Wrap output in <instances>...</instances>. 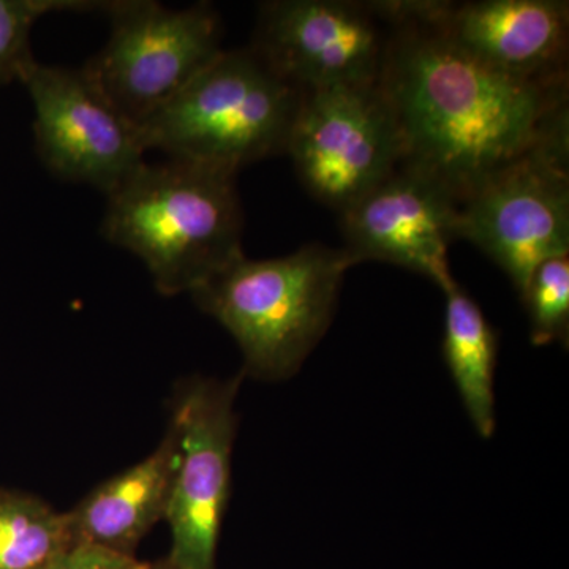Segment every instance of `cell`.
I'll list each match as a JSON object with an SVG mask.
<instances>
[{
  "instance_id": "12",
  "label": "cell",
  "mask_w": 569,
  "mask_h": 569,
  "mask_svg": "<svg viewBox=\"0 0 569 569\" xmlns=\"http://www.w3.org/2000/svg\"><path fill=\"white\" fill-rule=\"evenodd\" d=\"M438 22L449 39L493 69L527 81H568V2H443Z\"/></svg>"
},
{
  "instance_id": "16",
  "label": "cell",
  "mask_w": 569,
  "mask_h": 569,
  "mask_svg": "<svg viewBox=\"0 0 569 569\" xmlns=\"http://www.w3.org/2000/svg\"><path fill=\"white\" fill-rule=\"evenodd\" d=\"M104 2L89 0H0V84L20 82L36 58L31 33L36 22L61 11H100Z\"/></svg>"
},
{
  "instance_id": "18",
  "label": "cell",
  "mask_w": 569,
  "mask_h": 569,
  "mask_svg": "<svg viewBox=\"0 0 569 569\" xmlns=\"http://www.w3.org/2000/svg\"><path fill=\"white\" fill-rule=\"evenodd\" d=\"M48 569H149V563L133 556L77 542Z\"/></svg>"
},
{
  "instance_id": "9",
  "label": "cell",
  "mask_w": 569,
  "mask_h": 569,
  "mask_svg": "<svg viewBox=\"0 0 569 569\" xmlns=\"http://www.w3.org/2000/svg\"><path fill=\"white\" fill-rule=\"evenodd\" d=\"M20 82L33 104L37 156L50 173L108 197L146 163L140 129L112 107L82 67L36 59Z\"/></svg>"
},
{
  "instance_id": "2",
  "label": "cell",
  "mask_w": 569,
  "mask_h": 569,
  "mask_svg": "<svg viewBox=\"0 0 569 569\" xmlns=\"http://www.w3.org/2000/svg\"><path fill=\"white\" fill-rule=\"evenodd\" d=\"M236 174L168 159L141 164L107 197L102 234L144 263L163 296L194 290L241 258Z\"/></svg>"
},
{
  "instance_id": "4",
  "label": "cell",
  "mask_w": 569,
  "mask_h": 569,
  "mask_svg": "<svg viewBox=\"0 0 569 569\" xmlns=\"http://www.w3.org/2000/svg\"><path fill=\"white\" fill-rule=\"evenodd\" d=\"M302 91L252 47L223 50L140 126L146 152L238 174L287 152Z\"/></svg>"
},
{
  "instance_id": "11",
  "label": "cell",
  "mask_w": 569,
  "mask_h": 569,
  "mask_svg": "<svg viewBox=\"0 0 569 569\" xmlns=\"http://www.w3.org/2000/svg\"><path fill=\"white\" fill-rule=\"evenodd\" d=\"M339 213L343 250L355 264L400 266L445 293L458 283L449 268V246L458 239L459 203L430 176L400 164Z\"/></svg>"
},
{
  "instance_id": "10",
  "label": "cell",
  "mask_w": 569,
  "mask_h": 569,
  "mask_svg": "<svg viewBox=\"0 0 569 569\" xmlns=\"http://www.w3.org/2000/svg\"><path fill=\"white\" fill-rule=\"evenodd\" d=\"M388 37L373 2L271 0L260 3L250 47L305 92L377 82Z\"/></svg>"
},
{
  "instance_id": "14",
  "label": "cell",
  "mask_w": 569,
  "mask_h": 569,
  "mask_svg": "<svg viewBox=\"0 0 569 569\" xmlns=\"http://www.w3.org/2000/svg\"><path fill=\"white\" fill-rule=\"evenodd\" d=\"M443 355L468 418L482 438L496 430L498 339L485 313L456 283L447 291Z\"/></svg>"
},
{
  "instance_id": "13",
  "label": "cell",
  "mask_w": 569,
  "mask_h": 569,
  "mask_svg": "<svg viewBox=\"0 0 569 569\" xmlns=\"http://www.w3.org/2000/svg\"><path fill=\"white\" fill-rule=\"evenodd\" d=\"M178 463V437L168 426L148 458L107 479L67 511L74 545L134 557L142 538L167 518Z\"/></svg>"
},
{
  "instance_id": "7",
  "label": "cell",
  "mask_w": 569,
  "mask_h": 569,
  "mask_svg": "<svg viewBox=\"0 0 569 569\" xmlns=\"http://www.w3.org/2000/svg\"><path fill=\"white\" fill-rule=\"evenodd\" d=\"M244 376L182 378L170 399V426L179 463L167 520L179 569H216L217 546L231 486L238 417L234 403Z\"/></svg>"
},
{
  "instance_id": "6",
  "label": "cell",
  "mask_w": 569,
  "mask_h": 569,
  "mask_svg": "<svg viewBox=\"0 0 569 569\" xmlns=\"http://www.w3.org/2000/svg\"><path fill=\"white\" fill-rule=\"evenodd\" d=\"M284 153L309 193L337 212L403 159L395 111L378 81L302 92Z\"/></svg>"
},
{
  "instance_id": "15",
  "label": "cell",
  "mask_w": 569,
  "mask_h": 569,
  "mask_svg": "<svg viewBox=\"0 0 569 569\" xmlns=\"http://www.w3.org/2000/svg\"><path fill=\"white\" fill-rule=\"evenodd\" d=\"M73 545L67 512L0 488V569H48Z\"/></svg>"
},
{
  "instance_id": "3",
  "label": "cell",
  "mask_w": 569,
  "mask_h": 569,
  "mask_svg": "<svg viewBox=\"0 0 569 569\" xmlns=\"http://www.w3.org/2000/svg\"><path fill=\"white\" fill-rule=\"evenodd\" d=\"M353 266L346 250L321 244L269 260L242 254L190 296L238 343L242 376L282 381L323 339Z\"/></svg>"
},
{
  "instance_id": "19",
  "label": "cell",
  "mask_w": 569,
  "mask_h": 569,
  "mask_svg": "<svg viewBox=\"0 0 569 569\" xmlns=\"http://www.w3.org/2000/svg\"><path fill=\"white\" fill-rule=\"evenodd\" d=\"M149 569H179L176 568L170 560L164 557V559L157 561V563H149Z\"/></svg>"
},
{
  "instance_id": "17",
  "label": "cell",
  "mask_w": 569,
  "mask_h": 569,
  "mask_svg": "<svg viewBox=\"0 0 569 569\" xmlns=\"http://www.w3.org/2000/svg\"><path fill=\"white\" fill-rule=\"evenodd\" d=\"M530 320L533 346L565 343L569 339V254L538 266L520 293Z\"/></svg>"
},
{
  "instance_id": "1",
  "label": "cell",
  "mask_w": 569,
  "mask_h": 569,
  "mask_svg": "<svg viewBox=\"0 0 569 569\" xmlns=\"http://www.w3.org/2000/svg\"><path fill=\"white\" fill-rule=\"evenodd\" d=\"M389 26L378 84L395 111L402 164L458 203L490 176L568 140V81L520 80L449 39L443 2H373Z\"/></svg>"
},
{
  "instance_id": "5",
  "label": "cell",
  "mask_w": 569,
  "mask_h": 569,
  "mask_svg": "<svg viewBox=\"0 0 569 569\" xmlns=\"http://www.w3.org/2000/svg\"><path fill=\"white\" fill-rule=\"evenodd\" d=\"M110 37L82 66L123 118L140 129L223 51L209 2L170 9L153 0L104 2Z\"/></svg>"
},
{
  "instance_id": "8",
  "label": "cell",
  "mask_w": 569,
  "mask_h": 569,
  "mask_svg": "<svg viewBox=\"0 0 569 569\" xmlns=\"http://www.w3.org/2000/svg\"><path fill=\"white\" fill-rule=\"evenodd\" d=\"M568 146L516 160L459 203L458 239L496 261L519 295L539 264L569 254Z\"/></svg>"
}]
</instances>
